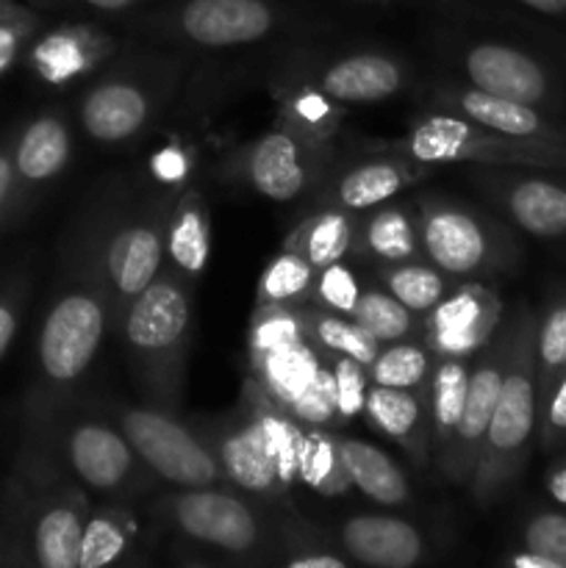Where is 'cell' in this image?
<instances>
[{
	"mask_svg": "<svg viewBox=\"0 0 566 568\" xmlns=\"http://www.w3.org/2000/svg\"><path fill=\"white\" fill-rule=\"evenodd\" d=\"M289 416L300 422L303 427H327L331 422H338V403H336V381L333 369L325 358L316 375L311 377L309 386L286 405Z\"/></svg>",
	"mask_w": 566,
	"mask_h": 568,
	"instance_id": "obj_42",
	"label": "cell"
},
{
	"mask_svg": "<svg viewBox=\"0 0 566 568\" xmlns=\"http://www.w3.org/2000/svg\"><path fill=\"white\" fill-rule=\"evenodd\" d=\"M519 549L538 555L553 568H566V514L538 510L527 516L519 532Z\"/></svg>",
	"mask_w": 566,
	"mask_h": 568,
	"instance_id": "obj_43",
	"label": "cell"
},
{
	"mask_svg": "<svg viewBox=\"0 0 566 568\" xmlns=\"http://www.w3.org/2000/svg\"><path fill=\"white\" fill-rule=\"evenodd\" d=\"M361 297V286L358 277L353 275L344 261H336V264H327L322 270H316V281L314 288H311V305L316 308L333 311V314H344L353 316L355 303Z\"/></svg>",
	"mask_w": 566,
	"mask_h": 568,
	"instance_id": "obj_44",
	"label": "cell"
},
{
	"mask_svg": "<svg viewBox=\"0 0 566 568\" xmlns=\"http://www.w3.org/2000/svg\"><path fill=\"white\" fill-rule=\"evenodd\" d=\"M0 568H31L22 538L20 503L9 477L0 486Z\"/></svg>",
	"mask_w": 566,
	"mask_h": 568,
	"instance_id": "obj_49",
	"label": "cell"
},
{
	"mask_svg": "<svg viewBox=\"0 0 566 568\" xmlns=\"http://www.w3.org/2000/svg\"><path fill=\"white\" fill-rule=\"evenodd\" d=\"M161 530L216 560L247 566H277L281 519L261 508V499L231 486L170 488L153 503Z\"/></svg>",
	"mask_w": 566,
	"mask_h": 568,
	"instance_id": "obj_4",
	"label": "cell"
},
{
	"mask_svg": "<svg viewBox=\"0 0 566 568\" xmlns=\"http://www.w3.org/2000/svg\"><path fill=\"white\" fill-rule=\"evenodd\" d=\"M311 87L336 105H375L392 100L408 83L403 61L383 50H353L325 61H297L292 81Z\"/></svg>",
	"mask_w": 566,
	"mask_h": 568,
	"instance_id": "obj_16",
	"label": "cell"
},
{
	"mask_svg": "<svg viewBox=\"0 0 566 568\" xmlns=\"http://www.w3.org/2000/svg\"><path fill=\"white\" fill-rule=\"evenodd\" d=\"M114 333L144 403L181 414L194 336L192 281L164 261L155 281L122 311Z\"/></svg>",
	"mask_w": 566,
	"mask_h": 568,
	"instance_id": "obj_2",
	"label": "cell"
},
{
	"mask_svg": "<svg viewBox=\"0 0 566 568\" xmlns=\"http://www.w3.org/2000/svg\"><path fill=\"white\" fill-rule=\"evenodd\" d=\"M114 322V292L103 261V214L100 197H94L64 233L59 272L33 342V377L22 422L44 419L81 397Z\"/></svg>",
	"mask_w": 566,
	"mask_h": 568,
	"instance_id": "obj_1",
	"label": "cell"
},
{
	"mask_svg": "<svg viewBox=\"0 0 566 568\" xmlns=\"http://www.w3.org/2000/svg\"><path fill=\"white\" fill-rule=\"evenodd\" d=\"M37 31L39 17L33 11H28L26 6L11 3L0 14V75L9 72L26 55L28 44L37 37Z\"/></svg>",
	"mask_w": 566,
	"mask_h": 568,
	"instance_id": "obj_48",
	"label": "cell"
},
{
	"mask_svg": "<svg viewBox=\"0 0 566 568\" xmlns=\"http://www.w3.org/2000/svg\"><path fill=\"white\" fill-rule=\"evenodd\" d=\"M433 361H436V355L431 353L425 342L400 338V342L383 344L375 361L366 366V372H370V383H375V386L420 388L427 386Z\"/></svg>",
	"mask_w": 566,
	"mask_h": 568,
	"instance_id": "obj_39",
	"label": "cell"
},
{
	"mask_svg": "<svg viewBox=\"0 0 566 568\" xmlns=\"http://www.w3.org/2000/svg\"><path fill=\"white\" fill-rule=\"evenodd\" d=\"M100 197L103 214V261L114 292L117 320L139 292L155 281L166 258V227L175 209V186L137 192L109 183ZM117 327V322H114Z\"/></svg>",
	"mask_w": 566,
	"mask_h": 568,
	"instance_id": "obj_7",
	"label": "cell"
},
{
	"mask_svg": "<svg viewBox=\"0 0 566 568\" xmlns=\"http://www.w3.org/2000/svg\"><path fill=\"white\" fill-rule=\"evenodd\" d=\"M544 488L560 508H566V455L549 466L547 477H544Z\"/></svg>",
	"mask_w": 566,
	"mask_h": 568,
	"instance_id": "obj_53",
	"label": "cell"
},
{
	"mask_svg": "<svg viewBox=\"0 0 566 568\" xmlns=\"http://www.w3.org/2000/svg\"><path fill=\"white\" fill-rule=\"evenodd\" d=\"M283 14L270 0H178L148 20V31L166 42L205 50L264 42Z\"/></svg>",
	"mask_w": 566,
	"mask_h": 568,
	"instance_id": "obj_13",
	"label": "cell"
},
{
	"mask_svg": "<svg viewBox=\"0 0 566 568\" xmlns=\"http://www.w3.org/2000/svg\"><path fill=\"white\" fill-rule=\"evenodd\" d=\"M358 211L338 209L331 203H316L314 211L303 216L289 233L283 247L303 255L314 270L327 264L344 261L355 253V239H358Z\"/></svg>",
	"mask_w": 566,
	"mask_h": 568,
	"instance_id": "obj_27",
	"label": "cell"
},
{
	"mask_svg": "<svg viewBox=\"0 0 566 568\" xmlns=\"http://www.w3.org/2000/svg\"><path fill=\"white\" fill-rule=\"evenodd\" d=\"M22 433L37 436L61 471L87 494L131 503L155 486V477L100 399L81 394L44 419L22 422Z\"/></svg>",
	"mask_w": 566,
	"mask_h": 568,
	"instance_id": "obj_3",
	"label": "cell"
},
{
	"mask_svg": "<svg viewBox=\"0 0 566 568\" xmlns=\"http://www.w3.org/2000/svg\"><path fill=\"white\" fill-rule=\"evenodd\" d=\"M353 320L375 338L377 344H392L400 338H411L420 327L414 311L405 308L400 300H394L386 288H366L355 303Z\"/></svg>",
	"mask_w": 566,
	"mask_h": 568,
	"instance_id": "obj_40",
	"label": "cell"
},
{
	"mask_svg": "<svg viewBox=\"0 0 566 568\" xmlns=\"http://www.w3.org/2000/svg\"><path fill=\"white\" fill-rule=\"evenodd\" d=\"M358 258L375 264H403V261L425 258L422 255L420 220L403 203H381L370 211H361L355 253Z\"/></svg>",
	"mask_w": 566,
	"mask_h": 568,
	"instance_id": "obj_26",
	"label": "cell"
},
{
	"mask_svg": "<svg viewBox=\"0 0 566 568\" xmlns=\"http://www.w3.org/2000/svg\"><path fill=\"white\" fill-rule=\"evenodd\" d=\"M433 100L438 103V109H444V114L464 116V120L477 122V125L503 133V136L564 144L566 148V128L536 105L497 98V94L481 92L475 87H455V83L433 89Z\"/></svg>",
	"mask_w": 566,
	"mask_h": 568,
	"instance_id": "obj_22",
	"label": "cell"
},
{
	"mask_svg": "<svg viewBox=\"0 0 566 568\" xmlns=\"http://www.w3.org/2000/svg\"><path fill=\"white\" fill-rule=\"evenodd\" d=\"M525 9L536 11V14L555 17V20H566V0H516Z\"/></svg>",
	"mask_w": 566,
	"mask_h": 568,
	"instance_id": "obj_54",
	"label": "cell"
},
{
	"mask_svg": "<svg viewBox=\"0 0 566 568\" xmlns=\"http://www.w3.org/2000/svg\"><path fill=\"white\" fill-rule=\"evenodd\" d=\"M538 444L547 453L566 447V372L538 405Z\"/></svg>",
	"mask_w": 566,
	"mask_h": 568,
	"instance_id": "obj_50",
	"label": "cell"
},
{
	"mask_svg": "<svg viewBox=\"0 0 566 568\" xmlns=\"http://www.w3.org/2000/svg\"><path fill=\"white\" fill-rule=\"evenodd\" d=\"M472 183L527 236L538 242L566 239V170L516 166V172H503L494 166L472 172Z\"/></svg>",
	"mask_w": 566,
	"mask_h": 568,
	"instance_id": "obj_15",
	"label": "cell"
},
{
	"mask_svg": "<svg viewBox=\"0 0 566 568\" xmlns=\"http://www.w3.org/2000/svg\"><path fill=\"white\" fill-rule=\"evenodd\" d=\"M281 120L289 125L300 128V131L311 133L331 142L333 131H336L338 111L333 100L320 94L311 87H300V83H286V94L281 103Z\"/></svg>",
	"mask_w": 566,
	"mask_h": 568,
	"instance_id": "obj_41",
	"label": "cell"
},
{
	"mask_svg": "<svg viewBox=\"0 0 566 568\" xmlns=\"http://www.w3.org/2000/svg\"><path fill=\"white\" fill-rule=\"evenodd\" d=\"M381 283L394 300H400L416 316H425L433 305L442 303L455 288L453 277H447L431 261L422 258L381 266Z\"/></svg>",
	"mask_w": 566,
	"mask_h": 568,
	"instance_id": "obj_36",
	"label": "cell"
},
{
	"mask_svg": "<svg viewBox=\"0 0 566 568\" xmlns=\"http://www.w3.org/2000/svg\"><path fill=\"white\" fill-rule=\"evenodd\" d=\"M331 364L333 381H336L338 422H350L364 414L366 392H370V372L364 364L344 355H322Z\"/></svg>",
	"mask_w": 566,
	"mask_h": 568,
	"instance_id": "obj_47",
	"label": "cell"
},
{
	"mask_svg": "<svg viewBox=\"0 0 566 568\" xmlns=\"http://www.w3.org/2000/svg\"><path fill=\"white\" fill-rule=\"evenodd\" d=\"M11 144H14V128L0 133V233L11 231L17 225V178L14 159H11Z\"/></svg>",
	"mask_w": 566,
	"mask_h": 568,
	"instance_id": "obj_51",
	"label": "cell"
},
{
	"mask_svg": "<svg viewBox=\"0 0 566 568\" xmlns=\"http://www.w3.org/2000/svg\"><path fill=\"white\" fill-rule=\"evenodd\" d=\"M297 480L314 488L322 497H342L353 486L347 469H344L336 436L327 433L325 427H305Z\"/></svg>",
	"mask_w": 566,
	"mask_h": 568,
	"instance_id": "obj_38",
	"label": "cell"
},
{
	"mask_svg": "<svg viewBox=\"0 0 566 568\" xmlns=\"http://www.w3.org/2000/svg\"><path fill=\"white\" fill-rule=\"evenodd\" d=\"M427 172H431L427 166L414 164V161L392 153V150H383V153L350 161L344 166L331 164V170L325 172L311 197H314V203H331L361 214V211H370L394 200L400 192L422 181Z\"/></svg>",
	"mask_w": 566,
	"mask_h": 568,
	"instance_id": "obj_21",
	"label": "cell"
},
{
	"mask_svg": "<svg viewBox=\"0 0 566 568\" xmlns=\"http://www.w3.org/2000/svg\"><path fill=\"white\" fill-rule=\"evenodd\" d=\"M105 414L117 422L128 442L133 444L142 464L155 483L170 488H214L228 486L225 471L214 449L194 427L192 419L155 405H133L122 399H100Z\"/></svg>",
	"mask_w": 566,
	"mask_h": 568,
	"instance_id": "obj_11",
	"label": "cell"
},
{
	"mask_svg": "<svg viewBox=\"0 0 566 568\" xmlns=\"http://www.w3.org/2000/svg\"><path fill=\"white\" fill-rule=\"evenodd\" d=\"M327 170L331 142L311 136L283 120L253 142L239 144L220 164V175L228 183L250 189L272 203H292L314 194Z\"/></svg>",
	"mask_w": 566,
	"mask_h": 568,
	"instance_id": "obj_12",
	"label": "cell"
},
{
	"mask_svg": "<svg viewBox=\"0 0 566 568\" xmlns=\"http://www.w3.org/2000/svg\"><path fill=\"white\" fill-rule=\"evenodd\" d=\"M211 255V216L203 194L194 189L178 192L166 227V264L181 272L189 281L203 275Z\"/></svg>",
	"mask_w": 566,
	"mask_h": 568,
	"instance_id": "obj_29",
	"label": "cell"
},
{
	"mask_svg": "<svg viewBox=\"0 0 566 568\" xmlns=\"http://www.w3.org/2000/svg\"><path fill=\"white\" fill-rule=\"evenodd\" d=\"M6 3H11V0H0V6H6Z\"/></svg>",
	"mask_w": 566,
	"mask_h": 568,
	"instance_id": "obj_57",
	"label": "cell"
},
{
	"mask_svg": "<svg viewBox=\"0 0 566 568\" xmlns=\"http://www.w3.org/2000/svg\"><path fill=\"white\" fill-rule=\"evenodd\" d=\"M109 50V39L87 26H64L33 37L26 50V64L44 83H67L83 75L94 59Z\"/></svg>",
	"mask_w": 566,
	"mask_h": 568,
	"instance_id": "obj_25",
	"label": "cell"
},
{
	"mask_svg": "<svg viewBox=\"0 0 566 568\" xmlns=\"http://www.w3.org/2000/svg\"><path fill=\"white\" fill-rule=\"evenodd\" d=\"M503 316L505 303L492 286L464 281L425 314V344L433 355L472 358L492 342Z\"/></svg>",
	"mask_w": 566,
	"mask_h": 568,
	"instance_id": "obj_17",
	"label": "cell"
},
{
	"mask_svg": "<svg viewBox=\"0 0 566 568\" xmlns=\"http://www.w3.org/2000/svg\"><path fill=\"white\" fill-rule=\"evenodd\" d=\"M314 281V266L294 250L283 247L261 270L259 286H255V308H300L311 300Z\"/></svg>",
	"mask_w": 566,
	"mask_h": 568,
	"instance_id": "obj_35",
	"label": "cell"
},
{
	"mask_svg": "<svg viewBox=\"0 0 566 568\" xmlns=\"http://www.w3.org/2000/svg\"><path fill=\"white\" fill-rule=\"evenodd\" d=\"M469 358H444L436 355L427 377V414H431V460L436 471L447 464L458 433L461 414L469 386Z\"/></svg>",
	"mask_w": 566,
	"mask_h": 568,
	"instance_id": "obj_28",
	"label": "cell"
},
{
	"mask_svg": "<svg viewBox=\"0 0 566 568\" xmlns=\"http://www.w3.org/2000/svg\"><path fill=\"white\" fill-rule=\"evenodd\" d=\"M242 405L253 416L255 425H259L261 436H264V444L270 449L272 464H275L277 471V483H281L283 491H289L297 483L300 449H303L305 427L294 416H289L281 405L272 403L253 381H247Z\"/></svg>",
	"mask_w": 566,
	"mask_h": 568,
	"instance_id": "obj_31",
	"label": "cell"
},
{
	"mask_svg": "<svg viewBox=\"0 0 566 568\" xmlns=\"http://www.w3.org/2000/svg\"><path fill=\"white\" fill-rule=\"evenodd\" d=\"M422 255L455 283L514 270L519 244L494 216L464 200L425 192L416 197Z\"/></svg>",
	"mask_w": 566,
	"mask_h": 568,
	"instance_id": "obj_9",
	"label": "cell"
},
{
	"mask_svg": "<svg viewBox=\"0 0 566 568\" xmlns=\"http://www.w3.org/2000/svg\"><path fill=\"white\" fill-rule=\"evenodd\" d=\"M469 87L536 109L558 105V81L538 55L508 42H472L458 59Z\"/></svg>",
	"mask_w": 566,
	"mask_h": 568,
	"instance_id": "obj_19",
	"label": "cell"
},
{
	"mask_svg": "<svg viewBox=\"0 0 566 568\" xmlns=\"http://www.w3.org/2000/svg\"><path fill=\"white\" fill-rule=\"evenodd\" d=\"M364 416L377 433L403 447L420 466L431 460V414L427 386L388 388L372 383L366 392Z\"/></svg>",
	"mask_w": 566,
	"mask_h": 568,
	"instance_id": "obj_24",
	"label": "cell"
},
{
	"mask_svg": "<svg viewBox=\"0 0 566 568\" xmlns=\"http://www.w3.org/2000/svg\"><path fill=\"white\" fill-rule=\"evenodd\" d=\"M338 453H342L344 469H347L353 486L364 494L366 499L386 508H400L408 505L411 486L405 480L403 469L388 458L375 444L361 442L353 436H336Z\"/></svg>",
	"mask_w": 566,
	"mask_h": 568,
	"instance_id": "obj_30",
	"label": "cell"
},
{
	"mask_svg": "<svg viewBox=\"0 0 566 568\" xmlns=\"http://www.w3.org/2000/svg\"><path fill=\"white\" fill-rule=\"evenodd\" d=\"M322 366V355L309 342H294L270 353L250 355V381L281 408H286L311 383Z\"/></svg>",
	"mask_w": 566,
	"mask_h": 568,
	"instance_id": "obj_32",
	"label": "cell"
},
{
	"mask_svg": "<svg viewBox=\"0 0 566 568\" xmlns=\"http://www.w3.org/2000/svg\"><path fill=\"white\" fill-rule=\"evenodd\" d=\"M9 483L20 503L22 538L31 568H78L83 527H87V491L61 471L53 455L31 433H22Z\"/></svg>",
	"mask_w": 566,
	"mask_h": 568,
	"instance_id": "obj_6",
	"label": "cell"
},
{
	"mask_svg": "<svg viewBox=\"0 0 566 568\" xmlns=\"http://www.w3.org/2000/svg\"><path fill=\"white\" fill-rule=\"evenodd\" d=\"M566 372V286H558L536 320L538 405Z\"/></svg>",
	"mask_w": 566,
	"mask_h": 568,
	"instance_id": "obj_37",
	"label": "cell"
},
{
	"mask_svg": "<svg viewBox=\"0 0 566 568\" xmlns=\"http://www.w3.org/2000/svg\"><path fill=\"white\" fill-rule=\"evenodd\" d=\"M514 342L508 369L499 388L497 408L488 422L481 460L469 480L472 499L481 508L497 505L525 471L533 442L538 436V386H536V320L527 303L511 308Z\"/></svg>",
	"mask_w": 566,
	"mask_h": 568,
	"instance_id": "obj_5",
	"label": "cell"
},
{
	"mask_svg": "<svg viewBox=\"0 0 566 568\" xmlns=\"http://www.w3.org/2000/svg\"><path fill=\"white\" fill-rule=\"evenodd\" d=\"M183 64L172 55L137 53L105 67L78 98V125L103 148L137 142L153 128L181 83Z\"/></svg>",
	"mask_w": 566,
	"mask_h": 568,
	"instance_id": "obj_8",
	"label": "cell"
},
{
	"mask_svg": "<svg viewBox=\"0 0 566 568\" xmlns=\"http://www.w3.org/2000/svg\"><path fill=\"white\" fill-rule=\"evenodd\" d=\"M17 178V222L26 220L44 192L67 172L72 159L70 120L61 109L39 111L26 125L14 128L11 144Z\"/></svg>",
	"mask_w": 566,
	"mask_h": 568,
	"instance_id": "obj_20",
	"label": "cell"
},
{
	"mask_svg": "<svg viewBox=\"0 0 566 568\" xmlns=\"http://www.w3.org/2000/svg\"><path fill=\"white\" fill-rule=\"evenodd\" d=\"M28 300H31V272L26 266L3 272L0 275V361L9 355L20 333Z\"/></svg>",
	"mask_w": 566,
	"mask_h": 568,
	"instance_id": "obj_46",
	"label": "cell"
},
{
	"mask_svg": "<svg viewBox=\"0 0 566 568\" xmlns=\"http://www.w3.org/2000/svg\"><path fill=\"white\" fill-rule=\"evenodd\" d=\"M303 336L320 355H344L358 364L370 366L375 361L381 344L353 320V316L333 314V311L316 308L305 303L297 308Z\"/></svg>",
	"mask_w": 566,
	"mask_h": 568,
	"instance_id": "obj_33",
	"label": "cell"
},
{
	"mask_svg": "<svg viewBox=\"0 0 566 568\" xmlns=\"http://www.w3.org/2000/svg\"><path fill=\"white\" fill-rule=\"evenodd\" d=\"M11 3H14V0H11ZM11 3H6V6H0V14H3V11H6V9H9V6H11Z\"/></svg>",
	"mask_w": 566,
	"mask_h": 568,
	"instance_id": "obj_56",
	"label": "cell"
},
{
	"mask_svg": "<svg viewBox=\"0 0 566 568\" xmlns=\"http://www.w3.org/2000/svg\"><path fill=\"white\" fill-rule=\"evenodd\" d=\"M75 3L87 6V9H94V11H109V14H117V11L133 9V6L142 3V0H75Z\"/></svg>",
	"mask_w": 566,
	"mask_h": 568,
	"instance_id": "obj_55",
	"label": "cell"
},
{
	"mask_svg": "<svg viewBox=\"0 0 566 568\" xmlns=\"http://www.w3.org/2000/svg\"><path fill=\"white\" fill-rule=\"evenodd\" d=\"M150 172H153V178H159L164 186H175L178 181H183V175L189 172V159L186 153H183L181 148H164L161 153L153 155V161H150Z\"/></svg>",
	"mask_w": 566,
	"mask_h": 568,
	"instance_id": "obj_52",
	"label": "cell"
},
{
	"mask_svg": "<svg viewBox=\"0 0 566 568\" xmlns=\"http://www.w3.org/2000/svg\"><path fill=\"white\" fill-rule=\"evenodd\" d=\"M338 549L353 564L372 568H411L427 555L425 536L400 516L358 514L338 527Z\"/></svg>",
	"mask_w": 566,
	"mask_h": 568,
	"instance_id": "obj_23",
	"label": "cell"
},
{
	"mask_svg": "<svg viewBox=\"0 0 566 568\" xmlns=\"http://www.w3.org/2000/svg\"><path fill=\"white\" fill-rule=\"evenodd\" d=\"M297 308H255L250 322V355L270 353L286 344L303 342Z\"/></svg>",
	"mask_w": 566,
	"mask_h": 568,
	"instance_id": "obj_45",
	"label": "cell"
},
{
	"mask_svg": "<svg viewBox=\"0 0 566 568\" xmlns=\"http://www.w3.org/2000/svg\"><path fill=\"white\" fill-rule=\"evenodd\" d=\"M511 342H514V316H511V311H505L492 342L477 353L475 364L469 366V386H466V403L458 433H455L447 464L438 469V475L453 483V486H469L472 475H475L483 442H486L488 422H492L494 408H497L499 388H503L505 369H508Z\"/></svg>",
	"mask_w": 566,
	"mask_h": 568,
	"instance_id": "obj_14",
	"label": "cell"
},
{
	"mask_svg": "<svg viewBox=\"0 0 566 568\" xmlns=\"http://www.w3.org/2000/svg\"><path fill=\"white\" fill-rule=\"evenodd\" d=\"M133 536H137V527L120 503L98 510L92 508L83 527L78 568H111L125 564L131 558Z\"/></svg>",
	"mask_w": 566,
	"mask_h": 568,
	"instance_id": "obj_34",
	"label": "cell"
},
{
	"mask_svg": "<svg viewBox=\"0 0 566 568\" xmlns=\"http://www.w3.org/2000/svg\"><path fill=\"white\" fill-rule=\"evenodd\" d=\"M392 153L405 155L414 164H475L503 166V170H566V148L549 142H527V139L503 136L497 131L477 125L455 114H431L416 120L408 133L386 144Z\"/></svg>",
	"mask_w": 566,
	"mask_h": 568,
	"instance_id": "obj_10",
	"label": "cell"
},
{
	"mask_svg": "<svg viewBox=\"0 0 566 568\" xmlns=\"http://www.w3.org/2000/svg\"><path fill=\"white\" fill-rule=\"evenodd\" d=\"M192 422L214 449L228 486L255 499H275L286 494L277 483L264 436L242 403L225 416H194Z\"/></svg>",
	"mask_w": 566,
	"mask_h": 568,
	"instance_id": "obj_18",
	"label": "cell"
}]
</instances>
